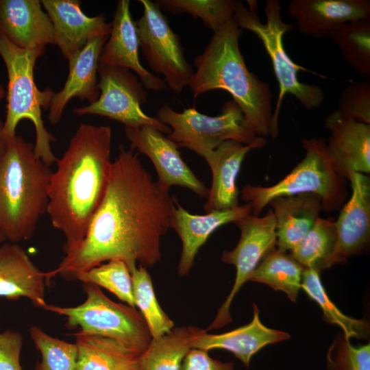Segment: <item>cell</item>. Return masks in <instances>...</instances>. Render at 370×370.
I'll return each mask as SVG.
<instances>
[{"mask_svg": "<svg viewBox=\"0 0 370 370\" xmlns=\"http://www.w3.org/2000/svg\"><path fill=\"white\" fill-rule=\"evenodd\" d=\"M176 200L153 180L132 149L120 147L112 163L103 199L77 250L47 272L75 280L78 275L111 260L130 272L152 267L161 258L162 237L171 228Z\"/></svg>", "mask_w": 370, "mask_h": 370, "instance_id": "obj_1", "label": "cell"}, {"mask_svg": "<svg viewBox=\"0 0 370 370\" xmlns=\"http://www.w3.org/2000/svg\"><path fill=\"white\" fill-rule=\"evenodd\" d=\"M112 130L81 123L56 160L48 186L47 213L64 238V256L74 254L84 239L108 186L112 163Z\"/></svg>", "mask_w": 370, "mask_h": 370, "instance_id": "obj_2", "label": "cell"}, {"mask_svg": "<svg viewBox=\"0 0 370 370\" xmlns=\"http://www.w3.org/2000/svg\"><path fill=\"white\" fill-rule=\"evenodd\" d=\"M242 29L233 18L213 33L197 56L189 87L197 97L212 90L228 92L258 136H271L272 94L269 84L251 73L239 48Z\"/></svg>", "mask_w": 370, "mask_h": 370, "instance_id": "obj_3", "label": "cell"}, {"mask_svg": "<svg viewBox=\"0 0 370 370\" xmlns=\"http://www.w3.org/2000/svg\"><path fill=\"white\" fill-rule=\"evenodd\" d=\"M49 167L19 135L0 153V232L6 241L18 243L34 234L47 212Z\"/></svg>", "mask_w": 370, "mask_h": 370, "instance_id": "obj_4", "label": "cell"}, {"mask_svg": "<svg viewBox=\"0 0 370 370\" xmlns=\"http://www.w3.org/2000/svg\"><path fill=\"white\" fill-rule=\"evenodd\" d=\"M0 56L8 78L6 116L3 121L5 140L8 143L16 135V129L20 121H30L35 130L34 153L50 166L58 159L51 147L55 138L44 125L42 110H48L55 92L49 88L41 90L36 86L34 67L40 56L33 51L18 48L1 35Z\"/></svg>", "mask_w": 370, "mask_h": 370, "instance_id": "obj_5", "label": "cell"}, {"mask_svg": "<svg viewBox=\"0 0 370 370\" xmlns=\"http://www.w3.org/2000/svg\"><path fill=\"white\" fill-rule=\"evenodd\" d=\"M245 7L238 1L233 18L241 29L253 32L261 41L268 54L279 86V94L273 112L271 136L278 135V119L284 97L291 94L308 110L319 108L325 100V93L316 84L302 83L298 72L307 71L295 64L286 53L283 38L284 34L293 29V24L285 23L281 15V3L278 0H266L264 12L266 22L262 23L257 13V1H247Z\"/></svg>", "mask_w": 370, "mask_h": 370, "instance_id": "obj_6", "label": "cell"}, {"mask_svg": "<svg viewBox=\"0 0 370 370\" xmlns=\"http://www.w3.org/2000/svg\"><path fill=\"white\" fill-rule=\"evenodd\" d=\"M304 158L284 178L270 186L246 184L241 199L249 203L252 214L258 216L269 202L278 197L312 193L321 199V210L331 212L344 204L347 180L334 170L329 158L325 139L302 138Z\"/></svg>", "mask_w": 370, "mask_h": 370, "instance_id": "obj_7", "label": "cell"}, {"mask_svg": "<svg viewBox=\"0 0 370 370\" xmlns=\"http://www.w3.org/2000/svg\"><path fill=\"white\" fill-rule=\"evenodd\" d=\"M83 284L86 298L82 304L72 307L47 304L43 309L64 317L70 329L79 328L81 333L110 338L140 356L151 340L140 312L113 301L97 285Z\"/></svg>", "mask_w": 370, "mask_h": 370, "instance_id": "obj_8", "label": "cell"}, {"mask_svg": "<svg viewBox=\"0 0 370 370\" xmlns=\"http://www.w3.org/2000/svg\"><path fill=\"white\" fill-rule=\"evenodd\" d=\"M156 115L160 123L170 127L166 136L178 148L188 149L202 158L227 140L250 145L258 137L233 100L225 101L221 114L214 116L200 113L195 108L179 112L167 105L161 106Z\"/></svg>", "mask_w": 370, "mask_h": 370, "instance_id": "obj_9", "label": "cell"}, {"mask_svg": "<svg viewBox=\"0 0 370 370\" xmlns=\"http://www.w3.org/2000/svg\"><path fill=\"white\" fill-rule=\"evenodd\" d=\"M98 74V98L88 105L75 108L74 114L106 117L125 127L149 126L167 135L171 132L169 127L142 110L147 94L134 72L124 67L99 64Z\"/></svg>", "mask_w": 370, "mask_h": 370, "instance_id": "obj_10", "label": "cell"}, {"mask_svg": "<svg viewBox=\"0 0 370 370\" xmlns=\"http://www.w3.org/2000/svg\"><path fill=\"white\" fill-rule=\"evenodd\" d=\"M139 2L143 13L136 25L143 54L156 75H162L166 86L180 93L189 86L194 71L185 58L180 37L156 2Z\"/></svg>", "mask_w": 370, "mask_h": 370, "instance_id": "obj_11", "label": "cell"}, {"mask_svg": "<svg viewBox=\"0 0 370 370\" xmlns=\"http://www.w3.org/2000/svg\"><path fill=\"white\" fill-rule=\"evenodd\" d=\"M234 223L240 230V238L234 249L223 251L221 260L234 266L236 277L230 293L207 330L220 328L232 321L230 309L234 297L261 260L277 249L275 218L271 209L264 217L251 214Z\"/></svg>", "mask_w": 370, "mask_h": 370, "instance_id": "obj_12", "label": "cell"}, {"mask_svg": "<svg viewBox=\"0 0 370 370\" xmlns=\"http://www.w3.org/2000/svg\"><path fill=\"white\" fill-rule=\"evenodd\" d=\"M131 149L147 156L156 169L161 188L166 191L173 186L186 188L200 198L208 196L209 188L192 171L182 159L178 147L156 129L143 126L125 127Z\"/></svg>", "mask_w": 370, "mask_h": 370, "instance_id": "obj_13", "label": "cell"}, {"mask_svg": "<svg viewBox=\"0 0 370 370\" xmlns=\"http://www.w3.org/2000/svg\"><path fill=\"white\" fill-rule=\"evenodd\" d=\"M53 27V45L69 60L91 39L108 37L112 23L102 14L88 16L83 12L78 0H42Z\"/></svg>", "mask_w": 370, "mask_h": 370, "instance_id": "obj_14", "label": "cell"}, {"mask_svg": "<svg viewBox=\"0 0 370 370\" xmlns=\"http://www.w3.org/2000/svg\"><path fill=\"white\" fill-rule=\"evenodd\" d=\"M111 23V32L101 49L99 64L131 70L147 90L159 92L166 89L162 78L149 71L140 62L136 25L131 14L129 0L118 1Z\"/></svg>", "mask_w": 370, "mask_h": 370, "instance_id": "obj_15", "label": "cell"}, {"mask_svg": "<svg viewBox=\"0 0 370 370\" xmlns=\"http://www.w3.org/2000/svg\"><path fill=\"white\" fill-rule=\"evenodd\" d=\"M331 135L327 151L335 172L348 180L350 172H370V124L354 121L332 112L325 121Z\"/></svg>", "mask_w": 370, "mask_h": 370, "instance_id": "obj_16", "label": "cell"}, {"mask_svg": "<svg viewBox=\"0 0 370 370\" xmlns=\"http://www.w3.org/2000/svg\"><path fill=\"white\" fill-rule=\"evenodd\" d=\"M0 35L40 57L53 44L51 22L38 0H0Z\"/></svg>", "mask_w": 370, "mask_h": 370, "instance_id": "obj_17", "label": "cell"}, {"mask_svg": "<svg viewBox=\"0 0 370 370\" xmlns=\"http://www.w3.org/2000/svg\"><path fill=\"white\" fill-rule=\"evenodd\" d=\"M267 138L258 136L250 145L227 140L203 158L212 173V183L204 205L206 212L223 210L239 206L236 179L244 158L253 149L262 148Z\"/></svg>", "mask_w": 370, "mask_h": 370, "instance_id": "obj_18", "label": "cell"}, {"mask_svg": "<svg viewBox=\"0 0 370 370\" xmlns=\"http://www.w3.org/2000/svg\"><path fill=\"white\" fill-rule=\"evenodd\" d=\"M352 195L335 221L337 247L336 264L346 262L351 256L360 254L370 238V180L365 175L350 172Z\"/></svg>", "mask_w": 370, "mask_h": 370, "instance_id": "obj_19", "label": "cell"}, {"mask_svg": "<svg viewBox=\"0 0 370 370\" xmlns=\"http://www.w3.org/2000/svg\"><path fill=\"white\" fill-rule=\"evenodd\" d=\"M288 13L297 21L301 34L325 38L344 23L370 19V1L293 0L288 5Z\"/></svg>", "mask_w": 370, "mask_h": 370, "instance_id": "obj_20", "label": "cell"}, {"mask_svg": "<svg viewBox=\"0 0 370 370\" xmlns=\"http://www.w3.org/2000/svg\"><path fill=\"white\" fill-rule=\"evenodd\" d=\"M251 214V206L246 203L228 210L211 211L201 215L193 214L176 201L171 228L175 231L182 244L178 274L185 276L189 273L199 249L217 229Z\"/></svg>", "mask_w": 370, "mask_h": 370, "instance_id": "obj_21", "label": "cell"}, {"mask_svg": "<svg viewBox=\"0 0 370 370\" xmlns=\"http://www.w3.org/2000/svg\"><path fill=\"white\" fill-rule=\"evenodd\" d=\"M108 37H96L90 40L75 56L68 60L69 74L63 88L55 92L48 108V119L53 125L62 119L69 101L77 97L89 103L98 98L97 73L101 49Z\"/></svg>", "mask_w": 370, "mask_h": 370, "instance_id": "obj_22", "label": "cell"}, {"mask_svg": "<svg viewBox=\"0 0 370 370\" xmlns=\"http://www.w3.org/2000/svg\"><path fill=\"white\" fill-rule=\"evenodd\" d=\"M45 280L47 272L40 271L18 243L0 245V297L9 300L25 297L34 306L43 308L47 304Z\"/></svg>", "mask_w": 370, "mask_h": 370, "instance_id": "obj_23", "label": "cell"}, {"mask_svg": "<svg viewBox=\"0 0 370 370\" xmlns=\"http://www.w3.org/2000/svg\"><path fill=\"white\" fill-rule=\"evenodd\" d=\"M207 331L204 330L192 339L191 348L207 352L216 349L230 352L247 367L253 356L262 348L290 338L287 332L265 326L260 319L256 304H254L253 319L248 324L221 334H208Z\"/></svg>", "mask_w": 370, "mask_h": 370, "instance_id": "obj_24", "label": "cell"}, {"mask_svg": "<svg viewBox=\"0 0 370 370\" xmlns=\"http://www.w3.org/2000/svg\"><path fill=\"white\" fill-rule=\"evenodd\" d=\"M275 218L277 249L291 251L312 228L321 210V199L315 194L302 193L278 197L267 204Z\"/></svg>", "mask_w": 370, "mask_h": 370, "instance_id": "obj_25", "label": "cell"}, {"mask_svg": "<svg viewBox=\"0 0 370 370\" xmlns=\"http://www.w3.org/2000/svg\"><path fill=\"white\" fill-rule=\"evenodd\" d=\"M77 370H138V356L110 338L79 332Z\"/></svg>", "mask_w": 370, "mask_h": 370, "instance_id": "obj_26", "label": "cell"}, {"mask_svg": "<svg viewBox=\"0 0 370 370\" xmlns=\"http://www.w3.org/2000/svg\"><path fill=\"white\" fill-rule=\"evenodd\" d=\"M203 331L193 326L177 327L159 338H151L138 356V370H180L191 348L192 339Z\"/></svg>", "mask_w": 370, "mask_h": 370, "instance_id": "obj_27", "label": "cell"}, {"mask_svg": "<svg viewBox=\"0 0 370 370\" xmlns=\"http://www.w3.org/2000/svg\"><path fill=\"white\" fill-rule=\"evenodd\" d=\"M336 247L335 221L319 217L291 251V255L304 268H312L320 272L336 264Z\"/></svg>", "mask_w": 370, "mask_h": 370, "instance_id": "obj_28", "label": "cell"}, {"mask_svg": "<svg viewBox=\"0 0 370 370\" xmlns=\"http://www.w3.org/2000/svg\"><path fill=\"white\" fill-rule=\"evenodd\" d=\"M304 269L291 254L276 249L261 260L249 281L267 284L286 293L291 301H296Z\"/></svg>", "mask_w": 370, "mask_h": 370, "instance_id": "obj_29", "label": "cell"}, {"mask_svg": "<svg viewBox=\"0 0 370 370\" xmlns=\"http://www.w3.org/2000/svg\"><path fill=\"white\" fill-rule=\"evenodd\" d=\"M328 38L337 45L345 62L370 81V19L344 23Z\"/></svg>", "mask_w": 370, "mask_h": 370, "instance_id": "obj_30", "label": "cell"}, {"mask_svg": "<svg viewBox=\"0 0 370 370\" xmlns=\"http://www.w3.org/2000/svg\"><path fill=\"white\" fill-rule=\"evenodd\" d=\"M301 288L319 306L327 321L342 329L345 339L349 341V338L353 337L365 338L368 336L369 333L368 323L347 316L336 306L322 284L319 271L312 268H304Z\"/></svg>", "mask_w": 370, "mask_h": 370, "instance_id": "obj_31", "label": "cell"}, {"mask_svg": "<svg viewBox=\"0 0 370 370\" xmlns=\"http://www.w3.org/2000/svg\"><path fill=\"white\" fill-rule=\"evenodd\" d=\"M131 274L135 306L139 309L151 338L167 334L173 328L174 323L161 308L146 267L138 265Z\"/></svg>", "mask_w": 370, "mask_h": 370, "instance_id": "obj_32", "label": "cell"}, {"mask_svg": "<svg viewBox=\"0 0 370 370\" xmlns=\"http://www.w3.org/2000/svg\"><path fill=\"white\" fill-rule=\"evenodd\" d=\"M156 4L173 14L187 13L199 18L215 33L233 18L238 1L233 0H158Z\"/></svg>", "mask_w": 370, "mask_h": 370, "instance_id": "obj_33", "label": "cell"}, {"mask_svg": "<svg viewBox=\"0 0 370 370\" xmlns=\"http://www.w3.org/2000/svg\"><path fill=\"white\" fill-rule=\"evenodd\" d=\"M76 280L103 287L135 308L132 274L121 260L107 261L78 275Z\"/></svg>", "mask_w": 370, "mask_h": 370, "instance_id": "obj_34", "label": "cell"}, {"mask_svg": "<svg viewBox=\"0 0 370 370\" xmlns=\"http://www.w3.org/2000/svg\"><path fill=\"white\" fill-rule=\"evenodd\" d=\"M29 334L41 355L36 370H77L78 350L75 343L53 337L36 325L29 328Z\"/></svg>", "mask_w": 370, "mask_h": 370, "instance_id": "obj_35", "label": "cell"}, {"mask_svg": "<svg viewBox=\"0 0 370 370\" xmlns=\"http://www.w3.org/2000/svg\"><path fill=\"white\" fill-rule=\"evenodd\" d=\"M336 110L345 117L370 124V81L349 84L341 94Z\"/></svg>", "mask_w": 370, "mask_h": 370, "instance_id": "obj_36", "label": "cell"}, {"mask_svg": "<svg viewBox=\"0 0 370 370\" xmlns=\"http://www.w3.org/2000/svg\"><path fill=\"white\" fill-rule=\"evenodd\" d=\"M328 359L330 370H370V345L354 346L340 338L330 348Z\"/></svg>", "mask_w": 370, "mask_h": 370, "instance_id": "obj_37", "label": "cell"}, {"mask_svg": "<svg viewBox=\"0 0 370 370\" xmlns=\"http://www.w3.org/2000/svg\"><path fill=\"white\" fill-rule=\"evenodd\" d=\"M22 335L16 331L0 332V370H23L20 357Z\"/></svg>", "mask_w": 370, "mask_h": 370, "instance_id": "obj_38", "label": "cell"}, {"mask_svg": "<svg viewBox=\"0 0 370 370\" xmlns=\"http://www.w3.org/2000/svg\"><path fill=\"white\" fill-rule=\"evenodd\" d=\"M180 370H234V363L212 358L207 351L190 348L183 360Z\"/></svg>", "mask_w": 370, "mask_h": 370, "instance_id": "obj_39", "label": "cell"}, {"mask_svg": "<svg viewBox=\"0 0 370 370\" xmlns=\"http://www.w3.org/2000/svg\"><path fill=\"white\" fill-rule=\"evenodd\" d=\"M6 144L3 136V122L0 119V153L4 150Z\"/></svg>", "mask_w": 370, "mask_h": 370, "instance_id": "obj_40", "label": "cell"}, {"mask_svg": "<svg viewBox=\"0 0 370 370\" xmlns=\"http://www.w3.org/2000/svg\"><path fill=\"white\" fill-rule=\"evenodd\" d=\"M5 95V92L3 86H1V84H0V101L3 98Z\"/></svg>", "mask_w": 370, "mask_h": 370, "instance_id": "obj_41", "label": "cell"}, {"mask_svg": "<svg viewBox=\"0 0 370 370\" xmlns=\"http://www.w3.org/2000/svg\"><path fill=\"white\" fill-rule=\"evenodd\" d=\"M6 241L5 236L0 232V245Z\"/></svg>", "mask_w": 370, "mask_h": 370, "instance_id": "obj_42", "label": "cell"}]
</instances>
